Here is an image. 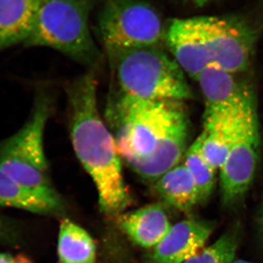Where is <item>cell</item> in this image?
Wrapping results in <instances>:
<instances>
[{"mask_svg": "<svg viewBox=\"0 0 263 263\" xmlns=\"http://www.w3.org/2000/svg\"><path fill=\"white\" fill-rule=\"evenodd\" d=\"M106 117L121 158L147 181L154 183L177 166L187 150L188 117L181 101L143 100L119 91Z\"/></svg>", "mask_w": 263, "mask_h": 263, "instance_id": "1", "label": "cell"}, {"mask_svg": "<svg viewBox=\"0 0 263 263\" xmlns=\"http://www.w3.org/2000/svg\"><path fill=\"white\" fill-rule=\"evenodd\" d=\"M97 82L94 74L89 72L67 88L71 141L96 186L102 212L118 215L127 209L130 197L115 139L99 114Z\"/></svg>", "mask_w": 263, "mask_h": 263, "instance_id": "2", "label": "cell"}, {"mask_svg": "<svg viewBox=\"0 0 263 263\" xmlns=\"http://www.w3.org/2000/svg\"><path fill=\"white\" fill-rule=\"evenodd\" d=\"M106 51L123 94L149 100L193 98L182 69L160 46Z\"/></svg>", "mask_w": 263, "mask_h": 263, "instance_id": "3", "label": "cell"}, {"mask_svg": "<svg viewBox=\"0 0 263 263\" xmlns=\"http://www.w3.org/2000/svg\"><path fill=\"white\" fill-rule=\"evenodd\" d=\"M51 111L50 99L40 94L28 121L16 133L0 143V171L61 211V197L48 177L43 146L45 128Z\"/></svg>", "mask_w": 263, "mask_h": 263, "instance_id": "4", "label": "cell"}, {"mask_svg": "<svg viewBox=\"0 0 263 263\" xmlns=\"http://www.w3.org/2000/svg\"><path fill=\"white\" fill-rule=\"evenodd\" d=\"M94 0H41L25 46L53 48L95 67L101 54L89 28Z\"/></svg>", "mask_w": 263, "mask_h": 263, "instance_id": "5", "label": "cell"}, {"mask_svg": "<svg viewBox=\"0 0 263 263\" xmlns=\"http://www.w3.org/2000/svg\"><path fill=\"white\" fill-rule=\"evenodd\" d=\"M98 26L106 50L160 46L164 39L160 15L146 0H105Z\"/></svg>", "mask_w": 263, "mask_h": 263, "instance_id": "6", "label": "cell"}, {"mask_svg": "<svg viewBox=\"0 0 263 263\" xmlns=\"http://www.w3.org/2000/svg\"><path fill=\"white\" fill-rule=\"evenodd\" d=\"M190 19L210 65L234 74L248 68L257 31L245 18L238 15H202Z\"/></svg>", "mask_w": 263, "mask_h": 263, "instance_id": "7", "label": "cell"}, {"mask_svg": "<svg viewBox=\"0 0 263 263\" xmlns=\"http://www.w3.org/2000/svg\"><path fill=\"white\" fill-rule=\"evenodd\" d=\"M259 143L258 119L252 97L242 108L234 141L219 170L223 206L233 208L245 200L257 171Z\"/></svg>", "mask_w": 263, "mask_h": 263, "instance_id": "8", "label": "cell"}, {"mask_svg": "<svg viewBox=\"0 0 263 263\" xmlns=\"http://www.w3.org/2000/svg\"><path fill=\"white\" fill-rule=\"evenodd\" d=\"M215 223L204 219H184L172 226L152 254V263H183L196 255L206 243Z\"/></svg>", "mask_w": 263, "mask_h": 263, "instance_id": "9", "label": "cell"}, {"mask_svg": "<svg viewBox=\"0 0 263 263\" xmlns=\"http://www.w3.org/2000/svg\"><path fill=\"white\" fill-rule=\"evenodd\" d=\"M205 99V114H221L238 110L252 97L234 77L218 66H208L197 79Z\"/></svg>", "mask_w": 263, "mask_h": 263, "instance_id": "10", "label": "cell"}, {"mask_svg": "<svg viewBox=\"0 0 263 263\" xmlns=\"http://www.w3.org/2000/svg\"><path fill=\"white\" fill-rule=\"evenodd\" d=\"M164 41L181 68L195 81L210 65L190 18L171 19L165 27Z\"/></svg>", "mask_w": 263, "mask_h": 263, "instance_id": "11", "label": "cell"}, {"mask_svg": "<svg viewBox=\"0 0 263 263\" xmlns=\"http://www.w3.org/2000/svg\"><path fill=\"white\" fill-rule=\"evenodd\" d=\"M245 103L233 111L204 115L203 130L197 139L202 155L215 171L220 170L226 162Z\"/></svg>", "mask_w": 263, "mask_h": 263, "instance_id": "12", "label": "cell"}, {"mask_svg": "<svg viewBox=\"0 0 263 263\" xmlns=\"http://www.w3.org/2000/svg\"><path fill=\"white\" fill-rule=\"evenodd\" d=\"M118 222L136 245L147 249L158 245L172 228L163 206L159 203L122 214Z\"/></svg>", "mask_w": 263, "mask_h": 263, "instance_id": "13", "label": "cell"}, {"mask_svg": "<svg viewBox=\"0 0 263 263\" xmlns=\"http://www.w3.org/2000/svg\"><path fill=\"white\" fill-rule=\"evenodd\" d=\"M41 0H0V51L27 42Z\"/></svg>", "mask_w": 263, "mask_h": 263, "instance_id": "14", "label": "cell"}, {"mask_svg": "<svg viewBox=\"0 0 263 263\" xmlns=\"http://www.w3.org/2000/svg\"><path fill=\"white\" fill-rule=\"evenodd\" d=\"M154 189L166 203L180 212H191L200 204L195 180L184 164L161 176L154 182Z\"/></svg>", "mask_w": 263, "mask_h": 263, "instance_id": "15", "label": "cell"}, {"mask_svg": "<svg viewBox=\"0 0 263 263\" xmlns=\"http://www.w3.org/2000/svg\"><path fill=\"white\" fill-rule=\"evenodd\" d=\"M58 255L60 263H95L96 246L86 230L63 219L59 233Z\"/></svg>", "mask_w": 263, "mask_h": 263, "instance_id": "16", "label": "cell"}, {"mask_svg": "<svg viewBox=\"0 0 263 263\" xmlns=\"http://www.w3.org/2000/svg\"><path fill=\"white\" fill-rule=\"evenodd\" d=\"M0 207L15 208L34 214L60 212L54 205L24 187L0 171Z\"/></svg>", "mask_w": 263, "mask_h": 263, "instance_id": "17", "label": "cell"}, {"mask_svg": "<svg viewBox=\"0 0 263 263\" xmlns=\"http://www.w3.org/2000/svg\"><path fill=\"white\" fill-rule=\"evenodd\" d=\"M184 165L191 173L197 191L200 204L209 201L215 185V170L213 168L202 155L198 139L195 140L184 155Z\"/></svg>", "mask_w": 263, "mask_h": 263, "instance_id": "18", "label": "cell"}, {"mask_svg": "<svg viewBox=\"0 0 263 263\" xmlns=\"http://www.w3.org/2000/svg\"><path fill=\"white\" fill-rule=\"evenodd\" d=\"M241 228L235 223L210 247L183 263H232L239 247Z\"/></svg>", "mask_w": 263, "mask_h": 263, "instance_id": "19", "label": "cell"}, {"mask_svg": "<svg viewBox=\"0 0 263 263\" xmlns=\"http://www.w3.org/2000/svg\"><path fill=\"white\" fill-rule=\"evenodd\" d=\"M0 263H32L24 254H11L0 252Z\"/></svg>", "mask_w": 263, "mask_h": 263, "instance_id": "20", "label": "cell"}, {"mask_svg": "<svg viewBox=\"0 0 263 263\" xmlns=\"http://www.w3.org/2000/svg\"><path fill=\"white\" fill-rule=\"evenodd\" d=\"M257 227H258L259 238L263 245V197L260 207H259L258 215H257Z\"/></svg>", "mask_w": 263, "mask_h": 263, "instance_id": "21", "label": "cell"}, {"mask_svg": "<svg viewBox=\"0 0 263 263\" xmlns=\"http://www.w3.org/2000/svg\"><path fill=\"white\" fill-rule=\"evenodd\" d=\"M183 1L186 2L189 4L193 5V6L197 7V8H202V7L212 4V3L218 1V0H183Z\"/></svg>", "mask_w": 263, "mask_h": 263, "instance_id": "22", "label": "cell"}, {"mask_svg": "<svg viewBox=\"0 0 263 263\" xmlns=\"http://www.w3.org/2000/svg\"><path fill=\"white\" fill-rule=\"evenodd\" d=\"M232 263H254L249 262V261L243 260V259H235Z\"/></svg>", "mask_w": 263, "mask_h": 263, "instance_id": "23", "label": "cell"}]
</instances>
